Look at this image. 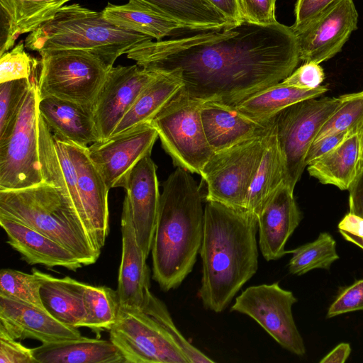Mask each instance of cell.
Masks as SVG:
<instances>
[{
    "instance_id": "cell-1",
    "label": "cell",
    "mask_w": 363,
    "mask_h": 363,
    "mask_svg": "<svg viewBox=\"0 0 363 363\" xmlns=\"http://www.w3.org/2000/svg\"><path fill=\"white\" fill-rule=\"evenodd\" d=\"M127 57L152 71L177 69L192 98L231 106L283 81L300 61L291 26L246 21L220 30L149 40Z\"/></svg>"
},
{
    "instance_id": "cell-2",
    "label": "cell",
    "mask_w": 363,
    "mask_h": 363,
    "mask_svg": "<svg viewBox=\"0 0 363 363\" xmlns=\"http://www.w3.org/2000/svg\"><path fill=\"white\" fill-rule=\"evenodd\" d=\"M257 218L214 201L204 206L199 296L205 308L220 313L258 269Z\"/></svg>"
},
{
    "instance_id": "cell-3",
    "label": "cell",
    "mask_w": 363,
    "mask_h": 363,
    "mask_svg": "<svg viewBox=\"0 0 363 363\" xmlns=\"http://www.w3.org/2000/svg\"><path fill=\"white\" fill-rule=\"evenodd\" d=\"M203 195L190 172L177 167L163 183L151 253L152 279L164 291L191 272L202 244Z\"/></svg>"
},
{
    "instance_id": "cell-4",
    "label": "cell",
    "mask_w": 363,
    "mask_h": 363,
    "mask_svg": "<svg viewBox=\"0 0 363 363\" xmlns=\"http://www.w3.org/2000/svg\"><path fill=\"white\" fill-rule=\"evenodd\" d=\"M40 158L44 181L65 189L101 254L109 233L107 186L88 146L56 137L39 114Z\"/></svg>"
},
{
    "instance_id": "cell-5",
    "label": "cell",
    "mask_w": 363,
    "mask_h": 363,
    "mask_svg": "<svg viewBox=\"0 0 363 363\" xmlns=\"http://www.w3.org/2000/svg\"><path fill=\"white\" fill-rule=\"evenodd\" d=\"M152 39L111 23L102 11L73 4L62 6L51 20L30 33L25 47L39 54L60 50L87 51L113 67L118 57Z\"/></svg>"
},
{
    "instance_id": "cell-6",
    "label": "cell",
    "mask_w": 363,
    "mask_h": 363,
    "mask_svg": "<svg viewBox=\"0 0 363 363\" xmlns=\"http://www.w3.org/2000/svg\"><path fill=\"white\" fill-rule=\"evenodd\" d=\"M0 216L60 243L82 265L95 263L100 255L68 194L55 184L44 182L20 189L0 190Z\"/></svg>"
},
{
    "instance_id": "cell-7",
    "label": "cell",
    "mask_w": 363,
    "mask_h": 363,
    "mask_svg": "<svg viewBox=\"0 0 363 363\" xmlns=\"http://www.w3.org/2000/svg\"><path fill=\"white\" fill-rule=\"evenodd\" d=\"M201 104L182 87L150 122L173 163L198 174L214 152L204 133Z\"/></svg>"
},
{
    "instance_id": "cell-8",
    "label": "cell",
    "mask_w": 363,
    "mask_h": 363,
    "mask_svg": "<svg viewBox=\"0 0 363 363\" xmlns=\"http://www.w3.org/2000/svg\"><path fill=\"white\" fill-rule=\"evenodd\" d=\"M40 55L39 97L52 96L92 107L112 67L84 50H52Z\"/></svg>"
},
{
    "instance_id": "cell-9",
    "label": "cell",
    "mask_w": 363,
    "mask_h": 363,
    "mask_svg": "<svg viewBox=\"0 0 363 363\" xmlns=\"http://www.w3.org/2000/svg\"><path fill=\"white\" fill-rule=\"evenodd\" d=\"M36 72L11 134L0 143V190L20 189L45 182L40 158Z\"/></svg>"
},
{
    "instance_id": "cell-10",
    "label": "cell",
    "mask_w": 363,
    "mask_h": 363,
    "mask_svg": "<svg viewBox=\"0 0 363 363\" xmlns=\"http://www.w3.org/2000/svg\"><path fill=\"white\" fill-rule=\"evenodd\" d=\"M270 128L262 135L213 152L199 174L206 184V201L246 210L250 186L259 164Z\"/></svg>"
},
{
    "instance_id": "cell-11",
    "label": "cell",
    "mask_w": 363,
    "mask_h": 363,
    "mask_svg": "<svg viewBox=\"0 0 363 363\" xmlns=\"http://www.w3.org/2000/svg\"><path fill=\"white\" fill-rule=\"evenodd\" d=\"M340 103L341 96L312 98L288 106L275 116V131L285 165V184L291 190L294 191L306 167L305 158L310 146Z\"/></svg>"
},
{
    "instance_id": "cell-12",
    "label": "cell",
    "mask_w": 363,
    "mask_h": 363,
    "mask_svg": "<svg viewBox=\"0 0 363 363\" xmlns=\"http://www.w3.org/2000/svg\"><path fill=\"white\" fill-rule=\"evenodd\" d=\"M109 334L125 363H190L145 301L141 308L120 305Z\"/></svg>"
},
{
    "instance_id": "cell-13",
    "label": "cell",
    "mask_w": 363,
    "mask_h": 363,
    "mask_svg": "<svg viewBox=\"0 0 363 363\" xmlns=\"http://www.w3.org/2000/svg\"><path fill=\"white\" fill-rule=\"evenodd\" d=\"M297 299L278 283L251 286L235 298L231 311L255 320L283 348L303 356L306 347L295 323L292 306Z\"/></svg>"
},
{
    "instance_id": "cell-14",
    "label": "cell",
    "mask_w": 363,
    "mask_h": 363,
    "mask_svg": "<svg viewBox=\"0 0 363 363\" xmlns=\"http://www.w3.org/2000/svg\"><path fill=\"white\" fill-rule=\"evenodd\" d=\"M357 21L353 0H335L303 26L294 30L300 60L320 64L334 57L357 28Z\"/></svg>"
},
{
    "instance_id": "cell-15",
    "label": "cell",
    "mask_w": 363,
    "mask_h": 363,
    "mask_svg": "<svg viewBox=\"0 0 363 363\" xmlns=\"http://www.w3.org/2000/svg\"><path fill=\"white\" fill-rule=\"evenodd\" d=\"M157 72L137 64L110 68L92 105L100 140L111 135L118 123Z\"/></svg>"
},
{
    "instance_id": "cell-16",
    "label": "cell",
    "mask_w": 363,
    "mask_h": 363,
    "mask_svg": "<svg viewBox=\"0 0 363 363\" xmlns=\"http://www.w3.org/2000/svg\"><path fill=\"white\" fill-rule=\"evenodd\" d=\"M158 138L150 123L88 146L89 156L100 171L107 186L125 188L134 167L151 155Z\"/></svg>"
},
{
    "instance_id": "cell-17",
    "label": "cell",
    "mask_w": 363,
    "mask_h": 363,
    "mask_svg": "<svg viewBox=\"0 0 363 363\" xmlns=\"http://www.w3.org/2000/svg\"><path fill=\"white\" fill-rule=\"evenodd\" d=\"M123 208L131 216L137 242L146 258L152 248L160 196L157 166L150 155L134 167L124 188Z\"/></svg>"
},
{
    "instance_id": "cell-18",
    "label": "cell",
    "mask_w": 363,
    "mask_h": 363,
    "mask_svg": "<svg viewBox=\"0 0 363 363\" xmlns=\"http://www.w3.org/2000/svg\"><path fill=\"white\" fill-rule=\"evenodd\" d=\"M0 329L14 339L43 343L81 337L78 328L60 322L45 310L0 296Z\"/></svg>"
},
{
    "instance_id": "cell-19",
    "label": "cell",
    "mask_w": 363,
    "mask_h": 363,
    "mask_svg": "<svg viewBox=\"0 0 363 363\" xmlns=\"http://www.w3.org/2000/svg\"><path fill=\"white\" fill-rule=\"evenodd\" d=\"M302 219L294 191L282 186L257 217L259 247L267 261L289 253L285 245Z\"/></svg>"
},
{
    "instance_id": "cell-20",
    "label": "cell",
    "mask_w": 363,
    "mask_h": 363,
    "mask_svg": "<svg viewBox=\"0 0 363 363\" xmlns=\"http://www.w3.org/2000/svg\"><path fill=\"white\" fill-rule=\"evenodd\" d=\"M200 113L206 140L214 152L264 133L274 117L256 121L238 111L235 106L216 101L202 102Z\"/></svg>"
},
{
    "instance_id": "cell-21",
    "label": "cell",
    "mask_w": 363,
    "mask_h": 363,
    "mask_svg": "<svg viewBox=\"0 0 363 363\" xmlns=\"http://www.w3.org/2000/svg\"><path fill=\"white\" fill-rule=\"evenodd\" d=\"M121 230L122 253L116 289L120 305L141 308L150 290V269L137 242L131 216L125 208L122 210Z\"/></svg>"
},
{
    "instance_id": "cell-22",
    "label": "cell",
    "mask_w": 363,
    "mask_h": 363,
    "mask_svg": "<svg viewBox=\"0 0 363 363\" xmlns=\"http://www.w3.org/2000/svg\"><path fill=\"white\" fill-rule=\"evenodd\" d=\"M0 225L6 234L7 243L28 264L62 267L72 271L82 267V263L66 247L26 225L0 216Z\"/></svg>"
},
{
    "instance_id": "cell-23",
    "label": "cell",
    "mask_w": 363,
    "mask_h": 363,
    "mask_svg": "<svg viewBox=\"0 0 363 363\" xmlns=\"http://www.w3.org/2000/svg\"><path fill=\"white\" fill-rule=\"evenodd\" d=\"M38 111L59 138L84 146L100 140L91 106L46 96L39 99Z\"/></svg>"
},
{
    "instance_id": "cell-24",
    "label": "cell",
    "mask_w": 363,
    "mask_h": 363,
    "mask_svg": "<svg viewBox=\"0 0 363 363\" xmlns=\"http://www.w3.org/2000/svg\"><path fill=\"white\" fill-rule=\"evenodd\" d=\"M183 86L179 69L158 72L118 123L109 138L150 123Z\"/></svg>"
},
{
    "instance_id": "cell-25",
    "label": "cell",
    "mask_w": 363,
    "mask_h": 363,
    "mask_svg": "<svg viewBox=\"0 0 363 363\" xmlns=\"http://www.w3.org/2000/svg\"><path fill=\"white\" fill-rule=\"evenodd\" d=\"M37 363H125L123 355L109 339L81 337L43 343L33 348Z\"/></svg>"
},
{
    "instance_id": "cell-26",
    "label": "cell",
    "mask_w": 363,
    "mask_h": 363,
    "mask_svg": "<svg viewBox=\"0 0 363 363\" xmlns=\"http://www.w3.org/2000/svg\"><path fill=\"white\" fill-rule=\"evenodd\" d=\"M362 167L360 132H357L350 133L337 147L306 167L321 184L349 190Z\"/></svg>"
},
{
    "instance_id": "cell-27",
    "label": "cell",
    "mask_w": 363,
    "mask_h": 363,
    "mask_svg": "<svg viewBox=\"0 0 363 363\" xmlns=\"http://www.w3.org/2000/svg\"><path fill=\"white\" fill-rule=\"evenodd\" d=\"M285 180L284 161L277 138L274 118L259 164L250 186L246 210L257 218L266 204L286 184Z\"/></svg>"
},
{
    "instance_id": "cell-28",
    "label": "cell",
    "mask_w": 363,
    "mask_h": 363,
    "mask_svg": "<svg viewBox=\"0 0 363 363\" xmlns=\"http://www.w3.org/2000/svg\"><path fill=\"white\" fill-rule=\"evenodd\" d=\"M102 13L111 23L147 35L156 40L185 30L173 18L138 0H129L123 5L108 3Z\"/></svg>"
},
{
    "instance_id": "cell-29",
    "label": "cell",
    "mask_w": 363,
    "mask_h": 363,
    "mask_svg": "<svg viewBox=\"0 0 363 363\" xmlns=\"http://www.w3.org/2000/svg\"><path fill=\"white\" fill-rule=\"evenodd\" d=\"M86 285L69 277L57 278L45 274L40 289L44 308L61 323L82 327L85 316L84 291Z\"/></svg>"
},
{
    "instance_id": "cell-30",
    "label": "cell",
    "mask_w": 363,
    "mask_h": 363,
    "mask_svg": "<svg viewBox=\"0 0 363 363\" xmlns=\"http://www.w3.org/2000/svg\"><path fill=\"white\" fill-rule=\"evenodd\" d=\"M69 0H0L1 15L9 30L0 43V56L11 49L21 34L32 33L51 20Z\"/></svg>"
},
{
    "instance_id": "cell-31",
    "label": "cell",
    "mask_w": 363,
    "mask_h": 363,
    "mask_svg": "<svg viewBox=\"0 0 363 363\" xmlns=\"http://www.w3.org/2000/svg\"><path fill=\"white\" fill-rule=\"evenodd\" d=\"M328 91L327 86L306 90L283 84L268 86L246 98L235 108L244 116L256 121H266L296 103L317 98Z\"/></svg>"
},
{
    "instance_id": "cell-32",
    "label": "cell",
    "mask_w": 363,
    "mask_h": 363,
    "mask_svg": "<svg viewBox=\"0 0 363 363\" xmlns=\"http://www.w3.org/2000/svg\"><path fill=\"white\" fill-rule=\"evenodd\" d=\"M173 18L185 30H220L231 27L228 20L207 0H138Z\"/></svg>"
},
{
    "instance_id": "cell-33",
    "label": "cell",
    "mask_w": 363,
    "mask_h": 363,
    "mask_svg": "<svg viewBox=\"0 0 363 363\" xmlns=\"http://www.w3.org/2000/svg\"><path fill=\"white\" fill-rule=\"evenodd\" d=\"M85 316L82 327L90 328L98 335L109 331L115 324L120 308L116 290L102 286L86 284L84 291Z\"/></svg>"
},
{
    "instance_id": "cell-34",
    "label": "cell",
    "mask_w": 363,
    "mask_h": 363,
    "mask_svg": "<svg viewBox=\"0 0 363 363\" xmlns=\"http://www.w3.org/2000/svg\"><path fill=\"white\" fill-rule=\"evenodd\" d=\"M292 256L289 262V271L294 275H302L315 269H329L339 259L336 242L326 232L320 233L313 241L289 251Z\"/></svg>"
},
{
    "instance_id": "cell-35",
    "label": "cell",
    "mask_w": 363,
    "mask_h": 363,
    "mask_svg": "<svg viewBox=\"0 0 363 363\" xmlns=\"http://www.w3.org/2000/svg\"><path fill=\"white\" fill-rule=\"evenodd\" d=\"M45 273L32 269L28 274L12 269L0 271V296L45 310L43 306L40 289Z\"/></svg>"
},
{
    "instance_id": "cell-36",
    "label": "cell",
    "mask_w": 363,
    "mask_h": 363,
    "mask_svg": "<svg viewBox=\"0 0 363 363\" xmlns=\"http://www.w3.org/2000/svg\"><path fill=\"white\" fill-rule=\"evenodd\" d=\"M363 128V90L341 95V103L314 140L343 133L361 132Z\"/></svg>"
},
{
    "instance_id": "cell-37",
    "label": "cell",
    "mask_w": 363,
    "mask_h": 363,
    "mask_svg": "<svg viewBox=\"0 0 363 363\" xmlns=\"http://www.w3.org/2000/svg\"><path fill=\"white\" fill-rule=\"evenodd\" d=\"M31 77L0 83V143L6 140L14 127Z\"/></svg>"
},
{
    "instance_id": "cell-38",
    "label": "cell",
    "mask_w": 363,
    "mask_h": 363,
    "mask_svg": "<svg viewBox=\"0 0 363 363\" xmlns=\"http://www.w3.org/2000/svg\"><path fill=\"white\" fill-rule=\"evenodd\" d=\"M145 303L154 315L160 321L177 345L186 356L190 363H211L214 360L192 345L182 335L174 323L166 305L150 291L145 297Z\"/></svg>"
},
{
    "instance_id": "cell-39",
    "label": "cell",
    "mask_w": 363,
    "mask_h": 363,
    "mask_svg": "<svg viewBox=\"0 0 363 363\" xmlns=\"http://www.w3.org/2000/svg\"><path fill=\"white\" fill-rule=\"evenodd\" d=\"M24 48L21 41L11 51L0 56V83L30 79L40 67V60L32 57Z\"/></svg>"
},
{
    "instance_id": "cell-40",
    "label": "cell",
    "mask_w": 363,
    "mask_h": 363,
    "mask_svg": "<svg viewBox=\"0 0 363 363\" xmlns=\"http://www.w3.org/2000/svg\"><path fill=\"white\" fill-rule=\"evenodd\" d=\"M363 311V279L344 288L328 308L326 318Z\"/></svg>"
},
{
    "instance_id": "cell-41",
    "label": "cell",
    "mask_w": 363,
    "mask_h": 363,
    "mask_svg": "<svg viewBox=\"0 0 363 363\" xmlns=\"http://www.w3.org/2000/svg\"><path fill=\"white\" fill-rule=\"evenodd\" d=\"M277 0H238L240 10L244 21L269 26L277 23Z\"/></svg>"
},
{
    "instance_id": "cell-42",
    "label": "cell",
    "mask_w": 363,
    "mask_h": 363,
    "mask_svg": "<svg viewBox=\"0 0 363 363\" xmlns=\"http://www.w3.org/2000/svg\"><path fill=\"white\" fill-rule=\"evenodd\" d=\"M325 79V73L319 64L304 62L281 82L298 89L311 90L320 86Z\"/></svg>"
},
{
    "instance_id": "cell-43",
    "label": "cell",
    "mask_w": 363,
    "mask_h": 363,
    "mask_svg": "<svg viewBox=\"0 0 363 363\" xmlns=\"http://www.w3.org/2000/svg\"><path fill=\"white\" fill-rule=\"evenodd\" d=\"M0 363H37L33 348L23 345L0 329Z\"/></svg>"
},
{
    "instance_id": "cell-44",
    "label": "cell",
    "mask_w": 363,
    "mask_h": 363,
    "mask_svg": "<svg viewBox=\"0 0 363 363\" xmlns=\"http://www.w3.org/2000/svg\"><path fill=\"white\" fill-rule=\"evenodd\" d=\"M335 0H297L295 4L294 30L303 26Z\"/></svg>"
},
{
    "instance_id": "cell-45",
    "label": "cell",
    "mask_w": 363,
    "mask_h": 363,
    "mask_svg": "<svg viewBox=\"0 0 363 363\" xmlns=\"http://www.w3.org/2000/svg\"><path fill=\"white\" fill-rule=\"evenodd\" d=\"M351 133L343 132L325 137L316 140L310 146L305 158L306 167L311 163L320 159L337 147Z\"/></svg>"
},
{
    "instance_id": "cell-46",
    "label": "cell",
    "mask_w": 363,
    "mask_h": 363,
    "mask_svg": "<svg viewBox=\"0 0 363 363\" xmlns=\"http://www.w3.org/2000/svg\"><path fill=\"white\" fill-rule=\"evenodd\" d=\"M350 213L363 218V167L349 189Z\"/></svg>"
},
{
    "instance_id": "cell-47",
    "label": "cell",
    "mask_w": 363,
    "mask_h": 363,
    "mask_svg": "<svg viewBox=\"0 0 363 363\" xmlns=\"http://www.w3.org/2000/svg\"><path fill=\"white\" fill-rule=\"evenodd\" d=\"M230 22L231 26L244 22L240 10L238 0H207Z\"/></svg>"
},
{
    "instance_id": "cell-48",
    "label": "cell",
    "mask_w": 363,
    "mask_h": 363,
    "mask_svg": "<svg viewBox=\"0 0 363 363\" xmlns=\"http://www.w3.org/2000/svg\"><path fill=\"white\" fill-rule=\"evenodd\" d=\"M338 229L363 237V218L349 212L340 221Z\"/></svg>"
},
{
    "instance_id": "cell-49",
    "label": "cell",
    "mask_w": 363,
    "mask_h": 363,
    "mask_svg": "<svg viewBox=\"0 0 363 363\" xmlns=\"http://www.w3.org/2000/svg\"><path fill=\"white\" fill-rule=\"evenodd\" d=\"M351 347L349 343L342 342L337 345L320 361V363H344L351 353Z\"/></svg>"
},
{
    "instance_id": "cell-50",
    "label": "cell",
    "mask_w": 363,
    "mask_h": 363,
    "mask_svg": "<svg viewBox=\"0 0 363 363\" xmlns=\"http://www.w3.org/2000/svg\"><path fill=\"white\" fill-rule=\"evenodd\" d=\"M339 232L345 240L363 250V237H359L343 230H339Z\"/></svg>"
},
{
    "instance_id": "cell-51",
    "label": "cell",
    "mask_w": 363,
    "mask_h": 363,
    "mask_svg": "<svg viewBox=\"0 0 363 363\" xmlns=\"http://www.w3.org/2000/svg\"><path fill=\"white\" fill-rule=\"evenodd\" d=\"M360 150L362 158L363 159V128L360 132Z\"/></svg>"
}]
</instances>
